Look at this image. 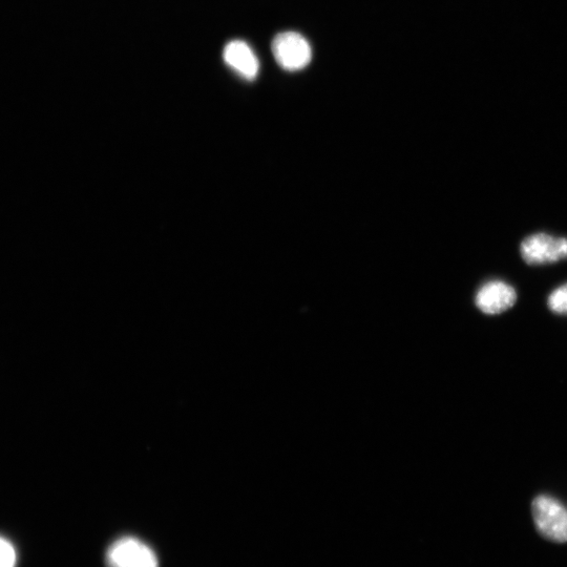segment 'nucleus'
I'll return each instance as SVG.
<instances>
[{"mask_svg": "<svg viewBox=\"0 0 567 567\" xmlns=\"http://www.w3.org/2000/svg\"><path fill=\"white\" fill-rule=\"evenodd\" d=\"M517 300L515 289L506 282L491 281L483 285L476 296V305L487 314H499L511 309Z\"/></svg>", "mask_w": 567, "mask_h": 567, "instance_id": "39448f33", "label": "nucleus"}, {"mask_svg": "<svg viewBox=\"0 0 567 567\" xmlns=\"http://www.w3.org/2000/svg\"><path fill=\"white\" fill-rule=\"evenodd\" d=\"M108 567H159L156 553L138 538L124 536L111 544L105 554Z\"/></svg>", "mask_w": 567, "mask_h": 567, "instance_id": "f03ea898", "label": "nucleus"}, {"mask_svg": "<svg viewBox=\"0 0 567 567\" xmlns=\"http://www.w3.org/2000/svg\"><path fill=\"white\" fill-rule=\"evenodd\" d=\"M525 263L533 266L546 265L567 259V239L549 234H535L525 238L520 245Z\"/></svg>", "mask_w": 567, "mask_h": 567, "instance_id": "20e7f679", "label": "nucleus"}, {"mask_svg": "<svg viewBox=\"0 0 567 567\" xmlns=\"http://www.w3.org/2000/svg\"><path fill=\"white\" fill-rule=\"evenodd\" d=\"M17 555L13 544L0 537V567H15Z\"/></svg>", "mask_w": 567, "mask_h": 567, "instance_id": "6e6552de", "label": "nucleus"}, {"mask_svg": "<svg viewBox=\"0 0 567 567\" xmlns=\"http://www.w3.org/2000/svg\"><path fill=\"white\" fill-rule=\"evenodd\" d=\"M532 513L539 533L556 543L567 542V511L557 499L540 495L532 504Z\"/></svg>", "mask_w": 567, "mask_h": 567, "instance_id": "f257e3e1", "label": "nucleus"}, {"mask_svg": "<svg viewBox=\"0 0 567 567\" xmlns=\"http://www.w3.org/2000/svg\"><path fill=\"white\" fill-rule=\"evenodd\" d=\"M272 53L278 65L288 71L305 69L312 58V50L307 39L296 32H284L272 41Z\"/></svg>", "mask_w": 567, "mask_h": 567, "instance_id": "7ed1b4c3", "label": "nucleus"}, {"mask_svg": "<svg viewBox=\"0 0 567 567\" xmlns=\"http://www.w3.org/2000/svg\"><path fill=\"white\" fill-rule=\"evenodd\" d=\"M224 61L238 75L246 80H255L259 74V60L254 51L241 40L229 42L224 49Z\"/></svg>", "mask_w": 567, "mask_h": 567, "instance_id": "423d86ee", "label": "nucleus"}, {"mask_svg": "<svg viewBox=\"0 0 567 567\" xmlns=\"http://www.w3.org/2000/svg\"><path fill=\"white\" fill-rule=\"evenodd\" d=\"M549 307L557 314L567 315V284L562 285L551 293Z\"/></svg>", "mask_w": 567, "mask_h": 567, "instance_id": "0eeeda50", "label": "nucleus"}]
</instances>
